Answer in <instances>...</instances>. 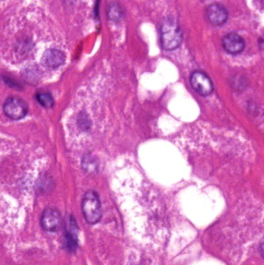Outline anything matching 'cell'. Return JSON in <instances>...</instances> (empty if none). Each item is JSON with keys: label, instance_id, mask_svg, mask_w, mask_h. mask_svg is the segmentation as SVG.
Returning a JSON list of instances; mask_svg holds the SVG:
<instances>
[{"label": "cell", "instance_id": "1", "mask_svg": "<svg viewBox=\"0 0 264 265\" xmlns=\"http://www.w3.org/2000/svg\"><path fill=\"white\" fill-rule=\"evenodd\" d=\"M183 34L180 26L173 17L164 19L161 27V41L166 50L177 49L182 42Z\"/></svg>", "mask_w": 264, "mask_h": 265}, {"label": "cell", "instance_id": "2", "mask_svg": "<svg viewBox=\"0 0 264 265\" xmlns=\"http://www.w3.org/2000/svg\"><path fill=\"white\" fill-rule=\"evenodd\" d=\"M82 210L88 223L96 224L102 218V205L98 193L93 190L88 191L82 201Z\"/></svg>", "mask_w": 264, "mask_h": 265}, {"label": "cell", "instance_id": "3", "mask_svg": "<svg viewBox=\"0 0 264 265\" xmlns=\"http://www.w3.org/2000/svg\"><path fill=\"white\" fill-rule=\"evenodd\" d=\"M3 111L11 120H19L27 116L28 107L22 99L17 97H10L4 102Z\"/></svg>", "mask_w": 264, "mask_h": 265}, {"label": "cell", "instance_id": "4", "mask_svg": "<svg viewBox=\"0 0 264 265\" xmlns=\"http://www.w3.org/2000/svg\"><path fill=\"white\" fill-rule=\"evenodd\" d=\"M190 82L194 90L202 96L210 95L214 89L210 78L200 71H195L191 74Z\"/></svg>", "mask_w": 264, "mask_h": 265}, {"label": "cell", "instance_id": "5", "mask_svg": "<svg viewBox=\"0 0 264 265\" xmlns=\"http://www.w3.org/2000/svg\"><path fill=\"white\" fill-rule=\"evenodd\" d=\"M41 223L46 231L51 233L58 231L61 226V213L56 209H46L41 217Z\"/></svg>", "mask_w": 264, "mask_h": 265}, {"label": "cell", "instance_id": "6", "mask_svg": "<svg viewBox=\"0 0 264 265\" xmlns=\"http://www.w3.org/2000/svg\"><path fill=\"white\" fill-rule=\"evenodd\" d=\"M206 16L211 24L215 26H220L227 21L228 13L224 5L215 2L208 6L206 9Z\"/></svg>", "mask_w": 264, "mask_h": 265}, {"label": "cell", "instance_id": "7", "mask_svg": "<svg viewBox=\"0 0 264 265\" xmlns=\"http://www.w3.org/2000/svg\"><path fill=\"white\" fill-rule=\"evenodd\" d=\"M222 46L228 54L236 55L244 50L245 42L241 36L235 33L227 34L222 40Z\"/></svg>", "mask_w": 264, "mask_h": 265}, {"label": "cell", "instance_id": "8", "mask_svg": "<svg viewBox=\"0 0 264 265\" xmlns=\"http://www.w3.org/2000/svg\"><path fill=\"white\" fill-rule=\"evenodd\" d=\"M42 61L47 68H57L65 61V54L57 49H48L44 53Z\"/></svg>", "mask_w": 264, "mask_h": 265}, {"label": "cell", "instance_id": "9", "mask_svg": "<svg viewBox=\"0 0 264 265\" xmlns=\"http://www.w3.org/2000/svg\"><path fill=\"white\" fill-rule=\"evenodd\" d=\"M78 227L73 217H70L67 223V231L65 234V243L68 251H75L78 244Z\"/></svg>", "mask_w": 264, "mask_h": 265}, {"label": "cell", "instance_id": "10", "mask_svg": "<svg viewBox=\"0 0 264 265\" xmlns=\"http://www.w3.org/2000/svg\"><path fill=\"white\" fill-rule=\"evenodd\" d=\"M98 167V161L91 155H86L82 159V168L88 173L96 172Z\"/></svg>", "mask_w": 264, "mask_h": 265}, {"label": "cell", "instance_id": "11", "mask_svg": "<svg viewBox=\"0 0 264 265\" xmlns=\"http://www.w3.org/2000/svg\"><path fill=\"white\" fill-rule=\"evenodd\" d=\"M37 100L39 102L41 106L45 108H51L54 106V99L48 92L46 91H38L36 94Z\"/></svg>", "mask_w": 264, "mask_h": 265}, {"label": "cell", "instance_id": "12", "mask_svg": "<svg viewBox=\"0 0 264 265\" xmlns=\"http://www.w3.org/2000/svg\"><path fill=\"white\" fill-rule=\"evenodd\" d=\"M123 10L117 2L111 3L108 9V16L112 21L119 22L123 17Z\"/></svg>", "mask_w": 264, "mask_h": 265}, {"label": "cell", "instance_id": "13", "mask_svg": "<svg viewBox=\"0 0 264 265\" xmlns=\"http://www.w3.org/2000/svg\"><path fill=\"white\" fill-rule=\"evenodd\" d=\"M259 251L261 256H262L263 258H264V238L263 239L262 241H261V244H260Z\"/></svg>", "mask_w": 264, "mask_h": 265}]
</instances>
